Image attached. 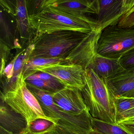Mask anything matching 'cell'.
Listing matches in <instances>:
<instances>
[{"label": "cell", "instance_id": "cell-1", "mask_svg": "<svg viewBox=\"0 0 134 134\" xmlns=\"http://www.w3.org/2000/svg\"><path fill=\"white\" fill-rule=\"evenodd\" d=\"M39 4L29 18L30 28L36 30V35L63 30L89 34L97 30L96 19L87 15L74 16Z\"/></svg>", "mask_w": 134, "mask_h": 134}, {"label": "cell", "instance_id": "cell-2", "mask_svg": "<svg viewBox=\"0 0 134 134\" xmlns=\"http://www.w3.org/2000/svg\"><path fill=\"white\" fill-rule=\"evenodd\" d=\"M84 77L85 86L81 92L92 117L116 125L115 97L106 80L89 69L85 70Z\"/></svg>", "mask_w": 134, "mask_h": 134}, {"label": "cell", "instance_id": "cell-3", "mask_svg": "<svg viewBox=\"0 0 134 134\" xmlns=\"http://www.w3.org/2000/svg\"><path fill=\"white\" fill-rule=\"evenodd\" d=\"M93 32L86 34L77 31L63 30L36 35L32 44L33 50L30 58H62L65 59Z\"/></svg>", "mask_w": 134, "mask_h": 134}, {"label": "cell", "instance_id": "cell-4", "mask_svg": "<svg viewBox=\"0 0 134 134\" xmlns=\"http://www.w3.org/2000/svg\"><path fill=\"white\" fill-rule=\"evenodd\" d=\"M1 101L24 118L27 122V129L37 119L48 120L55 124L52 119L45 115L38 100L29 90L22 73L18 77L15 87L1 94Z\"/></svg>", "mask_w": 134, "mask_h": 134}, {"label": "cell", "instance_id": "cell-5", "mask_svg": "<svg viewBox=\"0 0 134 134\" xmlns=\"http://www.w3.org/2000/svg\"><path fill=\"white\" fill-rule=\"evenodd\" d=\"M39 103L45 115L59 127L73 134H91L94 131L92 117L88 109L78 115L64 112L54 103L49 94L42 97Z\"/></svg>", "mask_w": 134, "mask_h": 134}, {"label": "cell", "instance_id": "cell-6", "mask_svg": "<svg viewBox=\"0 0 134 134\" xmlns=\"http://www.w3.org/2000/svg\"><path fill=\"white\" fill-rule=\"evenodd\" d=\"M134 48V28H121L114 25L102 31L96 52L101 56L119 60Z\"/></svg>", "mask_w": 134, "mask_h": 134}, {"label": "cell", "instance_id": "cell-7", "mask_svg": "<svg viewBox=\"0 0 134 134\" xmlns=\"http://www.w3.org/2000/svg\"><path fill=\"white\" fill-rule=\"evenodd\" d=\"M98 14L96 29L102 32L117 25L121 19L134 8V0H96Z\"/></svg>", "mask_w": 134, "mask_h": 134}, {"label": "cell", "instance_id": "cell-8", "mask_svg": "<svg viewBox=\"0 0 134 134\" xmlns=\"http://www.w3.org/2000/svg\"><path fill=\"white\" fill-rule=\"evenodd\" d=\"M85 70L80 65L64 64L45 67L38 72L46 73L62 81L66 87L81 90L85 86L84 75Z\"/></svg>", "mask_w": 134, "mask_h": 134}, {"label": "cell", "instance_id": "cell-9", "mask_svg": "<svg viewBox=\"0 0 134 134\" xmlns=\"http://www.w3.org/2000/svg\"><path fill=\"white\" fill-rule=\"evenodd\" d=\"M51 96L54 103L64 112L78 115L88 109L81 90L77 88L65 87Z\"/></svg>", "mask_w": 134, "mask_h": 134}, {"label": "cell", "instance_id": "cell-10", "mask_svg": "<svg viewBox=\"0 0 134 134\" xmlns=\"http://www.w3.org/2000/svg\"><path fill=\"white\" fill-rule=\"evenodd\" d=\"M40 4L74 16H85L87 14L97 15L96 0H48L40 1Z\"/></svg>", "mask_w": 134, "mask_h": 134}, {"label": "cell", "instance_id": "cell-11", "mask_svg": "<svg viewBox=\"0 0 134 134\" xmlns=\"http://www.w3.org/2000/svg\"><path fill=\"white\" fill-rule=\"evenodd\" d=\"M1 134H21L27 129V122L2 101L0 107Z\"/></svg>", "mask_w": 134, "mask_h": 134}, {"label": "cell", "instance_id": "cell-12", "mask_svg": "<svg viewBox=\"0 0 134 134\" xmlns=\"http://www.w3.org/2000/svg\"><path fill=\"white\" fill-rule=\"evenodd\" d=\"M106 80L115 98H134V68L125 69Z\"/></svg>", "mask_w": 134, "mask_h": 134}, {"label": "cell", "instance_id": "cell-13", "mask_svg": "<svg viewBox=\"0 0 134 134\" xmlns=\"http://www.w3.org/2000/svg\"><path fill=\"white\" fill-rule=\"evenodd\" d=\"M87 69L92 70L99 77L105 80L113 77L125 69L118 59L103 57L97 53Z\"/></svg>", "mask_w": 134, "mask_h": 134}, {"label": "cell", "instance_id": "cell-14", "mask_svg": "<svg viewBox=\"0 0 134 134\" xmlns=\"http://www.w3.org/2000/svg\"><path fill=\"white\" fill-rule=\"evenodd\" d=\"M69 64L62 58H30L26 63L22 74L25 80L45 67L60 64Z\"/></svg>", "mask_w": 134, "mask_h": 134}, {"label": "cell", "instance_id": "cell-15", "mask_svg": "<svg viewBox=\"0 0 134 134\" xmlns=\"http://www.w3.org/2000/svg\"><path fill=\"white\" fill-rule=\"evenodd\" d=\"M33 46L31 44L23 51L18 54L14 65L13 77L9 82L10 83L8 87L4 93L11 90L15 86L18 77L22 73L26 63L30 58Z\"/></svg>", "mask_w": 134, "mask_h": 134}, {"label": "cell", "instance_id": "cell-16", "mask_svg": "<svg viewBox=\"0 0 134 134\" xmlns=\"http://www.w3.org/2000/svg\"><path fill=\"white\" fill-rule=\"evenodd\" d=\"M26 2V1H16L15 12L17 18V24L19 30L21 34L25 33L28 28H30L29 15L27 14Z\"/></svg>", "mask_w": 134, "mask_h": 134}, {"label": "cell", "instance_id": "cell-17", "mask_svg": "<svg viewBox=\"0 0 134 134\" xmlns=\"http://www.w3.org/2000/svg\"><path fill=\"white\" fill-rule=\"evenodd\" d=\"M92 127L95 131L102 134H128L116 125L92 118Z\"/></svg>", "mask_w": 134, "mask_h": 134}, {"label": "cell", "instance_id": "cell-18", "mask_svg": "<svg viewBox=\"0 0 134 134\" xmlns=\"http://www.w3.org/2000/svg\"><path fill=\"white\" fill-rule=\"evenodd\" d=\"M115 105L118 118L124 112L134 107V98L120 97L115 98Z\"/></svg>", "mask_w": 134, "mask_h": 134}, {"label": "cell", "instance_id": "cell-19", "mask_svg": "<svg viewBox=\"0 0 134 134\" xmlns=\"http://www.w3.org/2000/svg\"><path fill=\"white\" fill-rule=\"evenodd\" d=\"M30 76L39 78L46 81L53 86L57 91L66 87L58 79L46 73L38 72Z\"/></svg>", "mask_w": 134, "mask_h": 134}, {"label": "cell", "instance_id": "cell-20", "mask_svg": "<svg viewBox=\"0 0 134 134\" xmlns=\"http://www.w3.org/2000/svg\"><path fill=\"white\" fill-rule=\"evenodd\" d=\"M26 84L31 85L37 88L50 93H54L57 90L46 81L39 78L29 76L25 80Z\"/></svg>", "mask_w": 134, "mask_h": 134}, {"label": "cell", "instance_id": "cell-21", "mask_svg": "<svg viewBox=\"0 0 134 134\" xmlns=\"http://www.w3.org/2000/svg\"><path fill=\"white\" fill-rule=\"evenodd\" d=\"M54 123L48 120L38 119L33 121L27 130L30 132H39L46 131L51 127Z\"/></svg>", "mask_w": 134, "mask_h": 134}, {"label": "cell", "instance_id": "cell-22", "mask_svg": "<svg viewBox=\"0 0 134 134\" xmlns=\"http://www.w3.org/2000/svg\"><path fill=\"white\" fill-rule=\"evenodd\" d=\"M10 48L8 47L5 44L2 42V41H1V76L2 78V76H4V70L6 66L5 64L7 61V59L8 57V55L10 54Z\"/></svg>", "mask_w": 134, "mask_h": 134}, {"label": "cell", "instance_id": "cell-23", "mask_svg": "<svg viewBox=\"0 0 134 134\" xmlns=\"http://www.w3.org/2000/svg\"><path fill=\"white\" fill-rule=\"evenodd\" d=\"M119 61L125 69L134 68V48L123 55Z\"/></svg>", "mask_w": 134, "mask_h": 134}, {"label": "cell", "instance_id": "cell-24", "mask_svg": "<svg viewBox=\"0 0 134 134\" xmlns=\"http://www.w3.org/2000/svg\"><path fill=\"white\" fill-rule=\"evenodd\" d=\"M117 25L123 28H132L134 26V8L121 19Z\"/></svg>", "mask_w": 134, "mask_h": 134}, {"label": "cell", "instance_id": "cell-25", "mask_svg": "<svg viewBox=\"0 0 134 134\" xmlns=\"http://www.w3.org/2000/svg\"><path fill=\"white\" fill-rule=\"evenodd\" d=\"M128 134H134V121H122L116 124Z\"/></svg>", "mask_w": 134, "mask_h": 134}, {"label": "cell", "instance_id": "cell-26", "mask_svg": "<svg viewBox=\"0 0 134 134\" xmlns=\"http://www.w3.org/2000/svg\"><path fill=\"white\" fill-rule=\"evenodd\" d=\"M17 57H18V55H17L10 63L7 65V66H6V68L4 70V76H5L7 77L8 82H10V81L13 77V74H14V65Z\"/></svg>", "mask_w": 134, "mask_h": 134}, {"label": "cell", "instance_id": "cell-27", "mask_svg": "<svg viewBox=\"0 0 134 134\" xmlns=\"http://www.w3.org/2000/svg\"><path fill=\"white\" fill-rule=\"evenodd\" d=\"M1 29H3L4 32V34L6 37H7L8 39H10L11 38L12 34L10 31L9 30V29H8V25L5 22L3 16V13L2 11H1Z\"/></svg>", "mask_w": 134, "mask_h": 134}, {"label": "cell", "instance_id": "cell-28", "mask_svg": "<svg viewBox=\"0 0 134 134\" xmlns=\"http://www.w3.org/2000/svg\"><path fill=\"white\" fill-rule=\"evenodd\" d=\"M133 118H134V107L120 114L118 117V122L121 121Z\"/></svg>", "mask_w": 134, "mask_h": 134}, {"label": "cell", "instance_id": "cell-29", "mask_svg": "<svg viewBox=\"0 0 134 134\" xmlns=\"http://www.w3.org/2000/svg\"><path fill=\"white\" fill-rule=\"evenodd\" d=\"M52 134H73L68 131H66L58 126L55 125L52 132Z\"/></svg>", "mask_w": 134, "mask_h": 134}, {"label": "cell", "instance_id": "cell-30", "mask_svg": "<svg viewBox=\"0 0 134 134\" xmlns=\"http://www.w3.org/2000/svg\"><path fill=\"white\" fill-rule=\"evenodd\" d=\"M55 125V124H54L51 127H50L48 129H47L46 131L41 132H35V133L30 132L26 129L24 132H23V133L21 134H52V129L54 128Z\"/></svg>", "mask_w": 134, "mask_h": 134}, {"label": "cell", "instance_id": "cell-31", "mask_svg": "<svg viewBox=\"0 0 134 134\" xmlns=\"http://www.w3.org/2000/svg\"><path fill=\"white\" fill-rule=\"evenodd\" d=\"M123 121H134V118H130V119H128V120H125Z\"/></svg>", "mask_w": 134, "mask_h": 134}, {"label": "cell", "instance_id": "cell-32", "mask_svg": "<svg viewBox=\"0 0 134 134\" xmlns=\"http://www.w3.org/2000/svg\"><path fill=\"white\" fill-rule=\"evenodd\" d=\"M91 134H100V133H98V132H97L95 131H94Z\"/></svg>", "mask_w": 134, "mask_h": 134}, {"label": "cell", "instance_id": "cell-33", "mask_svg": "<svg viewBox=\"0 0 134 134\" xmlns=\"http://www.w3.org/2000/svg\"><path fill=\"white\" fill-rule=\"evenodd\" d=\"M132 28H134V26H133V27H132Z\"/></svg>", "mask_w": 134, "mask_h": 134}]
</instances>
